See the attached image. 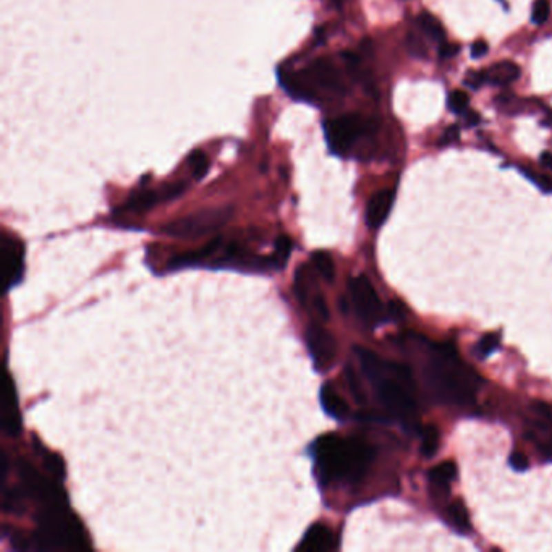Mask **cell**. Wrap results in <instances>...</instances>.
I'll list each match as a JSON object with an SVG mask.
<instances>
[{"label": "cell", "instance_id": "obj_23", "mask_svg": "<svg viewBox=\"0 0 552 552\" xmlns=\"http://www.w3.org/2000/svg\"><path fill=\"white\" fill-rule=\"evenodd\" d=\"M188 164L193 177L196 180H201L204 175L207 174V170H209V159H207V156L199 150L193 151L192 154H190Z\"/></svg>", "mask_w": 552, "mask_h": 552}, {"label": "cell", "instance_id": "obj_34", "mask_svg": "<svg viewBox=\"0 0 552 552\" xmlns=\"http://www.w3.org/2000/svg\"><path fill=\"white\" fill-rule=\"evenodd\" d=\"M314 306H316V311H318L319 314H321V318H323V319H327V318H329L326 300H324L323 296H316V300H314Z\"/></svg>", "mask_w": 552, "mask_h": 552}, {"label": "cell", "instance_id": "obj_16", "mask_svg": "<svg viewBox=\"0 0 552 552\" xmlns=\"http://www.w3.org/2000/svg\"><path fill=\"white\" fill-rule=\"evenodd\" d=\"M484 73H486V81L493 83V85L507 86L510 83L518 80V76H520V68H518L517 63L504 60V62L494 63L493 67Z\"/></svg>", "mask_w": 552, "mask_h": 552}, {"label": "cell", "instance_id": "obj_15", "mask_svg": "<svg viewBox=\"0 0 552 552\" xmlns=\"http://www.w3.org/2000/svg\"><path fill=\"white\" fill-rule=\"evenodd\" d=\"M319 397H321V405L324 408V411L327 413L329 416L336 418L338 421H345L349 418V405L343 398L338 396V393L334 391V387L331 386H324L319 392Z\"/></svg>", "mask_w": 552, "mask_h": 552}, {"label": "cell", "instance_id": "obj_13", "mask_svg": "<svg viewBox=\"0 0 552 552\" xmlns=\"http://www.w3.org/2000/svg\"><path fill=\"white\" fill-rule=\"evenodd\" d=\"M393 192L392 190H381L374 193L366 206V224L371 229H379L384 222L387 221L391 214L393 204Z\"/></svg>", "mask_w": 552, "mask_h": 552}, {"label": "cell", "instance_id": "obj_25", "mask_svg": "<svg viewBox=\"0 0 552 552\" xmlns=\"http://www.w3.org/2000/svg\"><path fill=\"white\" fill-rule=\"evenodd\" d=\"M292 253V240L287 235H280L279 238L276 240V248H274V254L276 258L279 259L280 266L284 267L287 261H289Z\"/></svg>", "mask_w": 552, "mask_h": 552}, {"label": "cell", "instance_id": "obj_6", "mask_svg": "<svg viewBox=\"0 0 552 552\" xmlns=\"http://www.w3.org/2000/svg\"><path fill=\"white\" fill-rule=\"evenodd\" d=\"M234 209L232 207H212L193 212L187 217L177 219L164 227V234L174 238L193 240L219 230L230 221Z\"/></svg>", "mask_w": 552, "mask_h": 552}, {"label": "cell", "instance_id": "obj_35", "mask_svg": "<svg viewBox=\"0 0 552 552\" xmlns=\"http://www.w3.org/2000/svg\"><path fill=\"white\" fill-rule=\"evenodd\" d=\"M458 138V132H457V127H451L445 130V140L447 141H456Z\"/></svg>", "mask_w": 552, "mask_h": 552}, {"label": "cell", "instance_id": "obj_3", "mask_svg": "<svg viewBox=\"0 0 552 552\" xmlns=\"http://www.w3.org/2000/svg\"><path fill=\"white\" fill-rule=\"evenodd\" d=\"M428 386L438 398L456 405H470L480 386V378L457 358L451 347H434V356L426 371Z\"/></svg>", "mask_w": 552, "mask_h": 552}, {"label": "cell", "instance_id": "obj_11", "mask_svg": "<svg viewBox=\"0 0 552 552\" xmlns=\"http://www.w3.org/2000/svg\"><path fill=\"white\" fill-rule=\"evenodd\" d=\"M185 190H187V185L182 182L165 185V187H162L159 190H140V192L133 193L132 196H130L127 204L123 206V211L141 214V212L150 211L151 207L156 206V204L172 201V199L182 196Z\"/></svg>", "mask_w": 552, "mask_h": 552}, {"label": "cell", "instance_id": "obj_22", "mask_svg": "<svg viewBox=\"0 0 552 552\" xmlns=\"http://www.w3.org/2000/svg\"><path fill=\"white\" fill-rule=\"evenodd\" d=\"M36 452L41 453V457H43V462H44V467L48 468L50 475H54L57 480L62 481L65 478V468H63L62 458L55 456V453L48 452L44 447H39L38 444H36Z\"/></svg>", "mask_w": 552, "mask_h": 552}, {"label": "cell", "instance_id": "obj_12", "mask_svg": "<svg viewBox=\"0 0 552 552\" xmlns=\"http://www.w3.org/2000/svg\"><path fill=\"white\" fill-rule=\"evenodd\" d=\"M0 410H2L0 423H2L3 433L15 438V436L20 434L21 431V415H20V407H18L15 384H13V379L8 373L6 374V379H3L2 405H0Z\"/></svg>", "mask_w": 552, "mask_h": 552}, {"label": "cell", "instance_id": "obj_31", "mask_svg": "<svg viewBox=\"0 0 552 552\" xmlns=\"http://www.w3.org/2000/svg\"><path fill=\"white\" fill-rule=\"evenodd\" d=\"M439 54L442 59L456 57V55L458 54V45L447 43V41H442V44H440V48H439Z\"/></svg>", "mask_w": 552, "mask_h": 552}, {"label": "cell", "instance_id": "obj_29", "mask_svg": "<svg viewBox=\"0 0 552 552\" xmlns=\"http://www.w3.org/2000/svg\"><path fill=\"white\" fill-rule=\"evenodd\" d=\"M523 174H527V177L530 178L531 182L536 185V187H540L542 192L552 193V178L551 177H547V175H541V174H530V172H523Z\"/></svg>", "mask_w": 552, "mask_h": 552}, {"label": "cell", "instance_id": "obj_7", "mask_svg": "<svg viewBox=\"0 0 552 552\" xmlns=\"http://www.w3.org/2000/svg\"><path fill=\"white\" fill-rule=\"evenodd\" d=\"M366 132H368V122L358 114H347L324 123V134H326L329 150L337 156L349 154L355 143Z\"/></svg>", "mask_w": 552, "mask_h": 552}, {"label": "cell", "instance_id": "obj_14", "mask_svg": "<svg viewBox=\"0 0 552 552\" xmlns=\"http://www.w3.org/2000/svg\"><path fill=\"white\" fill-rule=\"evenodd\" d=\"M334 547H336L334 533L324 525H314L305 533L296 549L300 552H329Z\"/></svg>", "mask_w": 552, "mask_h": 552}, {"label": "cell", "instance_id": "obj_17", "mask_svg": "<svg viewBox=\"0 0 552 552\" xmlns=\"http://www.w3.org/2000/svg\"><path fill=\"white\" fill-rule=\"evenodd\" d=\"M457 478V465L453 462H442L429 470V480L438 488L447 489Z\"/></svg>", "mask_w": 552, "mask_h": 552}, {"label": "cell", "instance_id": "obj_4", "mask_svg": "<svg viewBox=\"0 0 552 552\" xmlns=\"http://www.w3.org/2000/svg\"><path fill=\"white\" fill-rule=\"evenodd\" d=\"M38 527L39 531L34 535V542L39 551L90 549L80 522L68 512L67 505H43Z\"/></svg>", "mask_w": 552, "mask_h": 552}, {"label": "cell", "instance_id": "obj_27", "mask_svg": "<svg viewBox=\"0 0 552 552\" xmlns=\"http://www.w3.org/2000/svg\"><path fill=\"white\" fill-rule=\"evenodd\" d=\"M549 13H551L549 2H547V0H536L535 6H533L531 20L533 23H536V25H542V23H546L547 18H549Z\"/></svg>", "mask_w": 552, "mask_h": 552}, {"label": "cell", "instance_id": "obj_33", "mask_svg": "<svg viewBox=\"0 0 552 552\" xmlns=\"http://www.w3.org/2000/svg\"><path fill=\"white\" fill-rule=\"evenodd\" d=\"M484 81H486V73L475 72V73H468V76H467V83L471 88H480Z\"/></svg>", "mask_w": 552, "mask_h": 552}, {"label": "cell", "instance_id": "obj_28", "mask_svg": "<svg viewBox=\"0 0 552 552\" xmlns=\"http://www.w3.org/2000/svg\"><path fill=\"white\" fill-rule=\"evenodd\" d=\"M347 379H349V386H350V391H351V393H354L355 396V398H356V402H360V403H363L365 402V392H363V389H361V384H360V379L356 378V374H355V371L350 368H347Z\"/></svg>", "mask_w": 552, "mask_h": 552}, {"label": "cell", "instance_id": "obj_20", "mask_svg": "<svg viewBox=\"0 0 552 552\" xmlns=\"http://www.w3.org/2000/svg\"><path fill=\"white\" fill-rule=\"evenodd\" d=\"M418 25L431 39L440 41V43L445 39V32H444L442 25H440V21L438 20V18H434L431 13H423V15H420Z\"/></svg>", "mask_w": 552, "mask_h": 552}, {"label": "cell", "instance_id": "obj_36", "mask_svg": "<svg viewBox=\"0 0 552 552\" xmlns=\"http://www.w3.org/2000/svg\"><path fill=\"white\" fill-rule=\"evenodd\" d=\"M541 162L546 167H549V169H552V154H549V152H544V154H542V157H541Z\"/></svg>", "mask_w": 552, "mask_h": 552}, {"label": "cell", "instance_id": "obj_19", "mask_svg": "<svg viewBox=\"0 0 552 552\" xmlns=\"http://www.w3.org/2000/svg\"><path fill=\"white\" fill-rule=\"evenodd\" d=\"M449 517H451V522L458 531L468 533L471 530L470 517H468L465 505L462 502H452L449 505Z\"/></svg>", "mask_w": 552, "mask_h": 552}, {"label": "cell", "instance_id": "obj_2", "mask_svg": "<svg viewBox=\"0 0 552 552\" xmlns=\"http://www.w3.org/2000/svg\"><path fill=\"white\" fill-rule=\"evenodd\" d=\"M360 365L378 392L379 402L403 421L416 418V402L413 397V378L403 365L387 363L371 350L355 349Z\"/></svg>", "mask_w": 552, "mask_h": 552}, {"label": "cell", "instance_id": "obj_10", "mask_svg": "<svg viewBox=\"0 0 552 552\" xmlns=\"http://www.w3.org/2000/svg\"><path fill=\"white\" fill-rule=\"evenodd\" d=\"M306 345L313 358L314 368L326 371L329 366H332L337 355V342L331 332L318 324H313L306 331Z\"/></svg>", "mask_w": 552, "mask_h": 552}, {"label": "cell", "instance_id": "obj_5", "mask_svg": "<svg viewBox=\"0 0 552 552\" xmlns=\"http://www.w3.org/2000/svg\"><path fill=\"white\" fill-rule=\"evenodd\" d=\"M279 81L287 94L298 101L314 102L319 91L342 94L345 85L340 72L329 59H318L300 72H280Z\"/></svg>", "mask_w": 552, "mask_h": 552}, {"label": "cell", "instance_id": "obj_30", "mask_svg": "<svg viewBox=\"0 0 552 552\" xmlns=\"http://www.w3.org/2000/svg\"><path fill=\"white\" fill-rule=\"evenodd\" d=\"M509 465L513 468L515 471H525L528 470V458L520 452H513L509 457Z\"/></svg>", "mask_w": 552, "mask_h": 552}, {"label": "cell", "instance_id": "obj_18", "mask_svg": "<svg viewBox=\"0 0 552 552\" xmlns=\"http://www.w3.org/2000/svg\"><path fill=\"white\" fill-rule=\"evenodd\" d=\"M439 431L434 426H426L421 433V456L426 458H433L439 449Z\"/></svg>", "mask_w": 552, "mask_h": 552}, {"label": "cell", "instance_id": "obj_32", "mask_svg": "<svg viewBox=\"0 0 552 552\" xmlns=\"http://www.w3.org/2000/svg\"><path fill=\"white\" fill-rule=\"evenodd\" d=\"M488 50H489V45H488V43H486V41H482V39L476 41V43H473V45H471V57L473 59H481L482 55H486V52H488Z\"/></svg>", "mask_w": 552, "mask_h": 552}, {"label": "cell", "instance_id": "obj_21", "mask_svg": "<svg viewBox=\"0 0 552 552\" xmlns=\"http://www.w3.org/2000/svg\"><path fill=\"white\" fill-rule=\"evenodd\" d=\"M313 264L316 267V271L321 274L324 280H334V277H336V266H334L331 254L326 252H316L313 254Z\"/></svg>", "mask_w": 552, "mask_h": 552}, {"label": "cell", "instance_id": "obj_8", "mask_svg": "<svg viewBox=\"0 0 552 552\" xmlns=\"http://www.w3.org/2000/svg\"><path fill=\"white\" fill-rule=\"evenodd\" d=\"M350 298L358 318L366 326H379L384 321V308L373 284L366 276L350 280Z\"/></svg>", "mask_w": 552, "mask_h": 552}, {"label": "cell", "instance_id": "obj_1", "mask_svg": "<svg viewBox=\"0 0 552 552\" xmlns=\"http://www.w3.org/2000/svg\"><path fill=\"white\" fill-rule=\"evenodd\" d=\"M321 484L358 482L373 460V449L365 440L327 434L311 447Z\"/></svg>", "mask_w": 552, "mask_h": 552}, {"label": "cell", "instance_id": "obj_26", "mask_svg": "<svg viewBox=\"0 0 552 552\" xmlns=\"http://www.w3.org/2000/svg\"><path fill=\"white\" fill-rule=\"evenodd\" d=\"M468 102H470L468 94L460 90L452 91L451 94H449V108H451L452 112L456 114H462L463 110H467Z\"/></svg>", "mask_w": 552, "mask_h": 552}, {"label": "cell", "instance_id": "obj_24", "mask_svg": "<svg viewBox=\"0 0 552 552\" xmlns=\"http://www.w3.org/2000/svg\"><path fill=\"white\" fill-rule=\"evenodd\" d=\"M499 345H500L499 334H486V336L481 337V340L476 343L475 351L481 360H484L493 355L494 351H498Z\"/></svg>", "mask_w": 552, "mask_h": 552}, {"label": "cell", "instance_id": "obj_9", "mask_svg": "<svg viewBox=\"0 0 552 552\" xmlns=\"http://www.w3.org/2000/svg\"><path fill=\"white\" fill-rule=\"evenodd\" d=\"M0 264H2L6 292L20 284L25 274V247L20 240L3 235L0 247Z\"/></svg>", "mask_w": 552, "mask_h": 552}]
</instances>
